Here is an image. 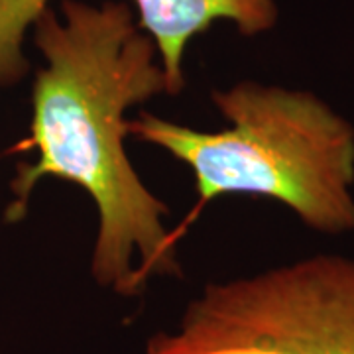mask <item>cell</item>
<instances>
[{"instance_id": "obj_1", "label": "cell", "mask_w": 354, "mask_h": 354, "mask_svg": "<svg viewBox=\"0 0 354 354\" xmlns=\"http://www.w3.org/2000/svg\"><path fill=\"white\" fill-rule=\"evenodd\" d=\"M62 14L64 20L46 8L32 26L46 67L34 81L24 146L39 158L18 165L8 216L24 215L44 177L79 185L99 211L93 276L102 288L136 297L156 274H181L174 236L162 223L167 207L140 181L124 150V113L167 93L165 73L152 38L140 32L124 2L64 0Z\"/></svg>"}, {"instance_id": "obj_2", "label": "cell", "mask_w": 354, "mask_h": 354, "mask_svg": "<svg viewBox=\"0 0 354 354\" xmlns=\"http://www.w3.org/2000/svg\"><path fill=\"white\" fill-rule=\"evenodd\" d=\"M211 99L230 122L218 132L181 127L150 113L128 134L164 148L189 167L199 205L248 193L290 207L325 234L354 230V127L309 91L252 81Z\"/></svg>"}, {"instance_id": "obj_3", "label": "cell", "mask_w": 354, "mask_h": 354, "mask_svg": "<svg viewBox=\"0 0 354 354\" xmlns=\"http://www.w3.org/2000/svg\"><path fill=\"white\" fill-rule=\"evenodd\" d=\"M144 354H354V258L317 254L209 283Z\"/></svg>"}, {"instance_id": "obj_4", "label": "cell", "mask_w": 354, "mask_h": 354, "mask_svg": "<svg viewBox=\"0 0 354 354\" xmlns=\"http://www.w3.org/2000/svg\"><path fill=\"white\" fill-rule=\"evenodd\" d=\"M140 28L152 36L167 95H179L185 87L183 57L189 41L207 32L218 20H230L244 36L272 30L278 22L276 0H134Z\"/></svg>"}, {"instance_id": "obj_5", "label": "cell", "mask_w": 354, "mask_h": 354, "mask_svg": "<svg viewBox=\"0 0 354 354\" xmlns=\"http://www.w3.org/2000/svg\"><path fill=\"white\" fill-rule=\"evenodd\" d=\"M46 8L48 0H0V83H14L26 73L24 34Z\"/></svg>"}]
</instances>
